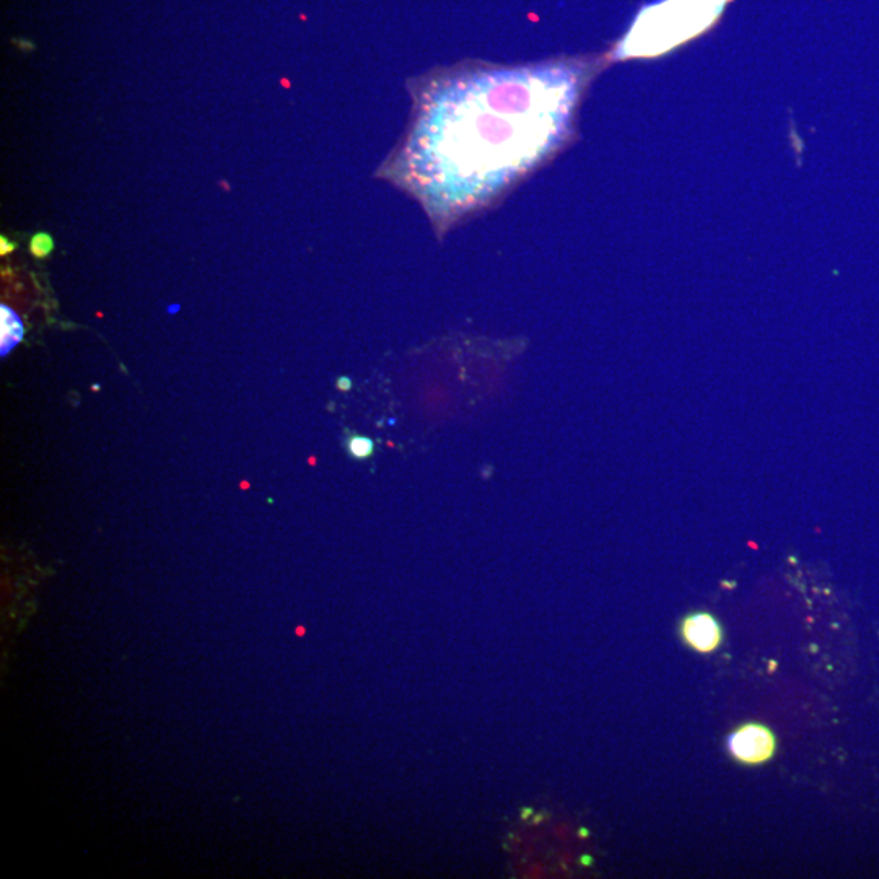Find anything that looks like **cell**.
<instances>
[{"label":"cell","instance_id":"obj_1","mask_svg":"<svg viewBox=\"0 0 879 879\" xmlns=\"http://www.w3.org/2000/svg\"><path fill=\"white\" fill-rule=\"evenodd\" d=\"M590 70L583 62L461 64L422 77L385 178L437 230L502 199L567 142Z\"/></svg>","mask_w":879,"mask_h":879},{"label":"cell","instance_id":"obj_2","mask_svg":"<svg viewBox=\"0 0 879 879\" xmlns=\"http://www.w3.org/2000/svg\"><path fill=\"white\" fill-rule=\"evenodd\" d=\"M728 0H661L642 10L617 48L619 59L655 57L709 30Z\"/></svg>","mask_w":879,"mask_h":879},{"label":"cell","instance_id":"obj_3","mask_svg":"<svg viewBox=\"0 0 879 879\" xmlns=\"http://www.w3.org/2000/svg\"><path fill=\"white\" fill-rule=\"evenodd\" d=\"M728 748L733 757L744 764H762L774 756L777 741L769 728L751 723L730 736Z\"/></svg>","mask_w":879,"mask_h":879},{"label":"cell","instance_id":"obj_4","mask_svg":"<svg viewBox=\"0 0 879 879\" xmlns=\"http://www.w3.org/2000/svg\"><path fill=\"white\" fill-rule=\"evenodd\" d=\"M683 637L697 652L710 653L722 642V627L712 614H692L683 622Z\"/></svg>","mask_w":879,"mask_h":879},{"label":"cell","instance_id":"obj_5","mask_svg":"<svg viewBox=\"0 0 879 879\" xmlns=\"http://www.w3.org/2000/svg\"><path fill=\"white\" fill-rule=\"evenodd\" d=\"M25 328L20 316L7 305L0 307V352L2 357L9 355L22 342Z\"/></svg>","mask_w":879,"mask_h":879},{"label":"cell","instance_id":"obj_6","mask_svg":"<svg viewBox=\"0 0 879 879\" xmlns=\"http://www.w3.org/2000/svg\"><path fill=\"white\" fill-rule=\"evenodd\" d=\"M54 251V240L49 233L38 232L30 240V253L36 259H44L51 256Z\"/></svg>","mask_w":879,"mask_h":879},{"label":"cell","instance_id":"obj_7","mask_svg":"<svg viewBox=\"0 0 879 879\" xmlns=\"http://www.w3.org/2000/svg\"><path fill=\"white\" fill-rule=\"evenodd\" d=\"M373 440L367 437H352L347 443V450L350 456H354L357 460H365L368 456L373 455Z\"/></svg>","mask_w":879,"mask_h":879},{"label":"cell","instance_id":"obj_8","mask_svg":"<svg viewBox=\"0 0 879 879\" xmlns=\"http://www.w3.org/2000/svg\"><path fill=\"white\" fill-rule=\"evenodd\" d=\"M17 248L14 241L7 240L5 237H0V256H7V254L12 253V251Z\"/></svg>","mask_w":879,"mask_h":879},{"label":"cell","instance_id":"obj_9","mask_svg":"<svg viewBox=\"0 0 879 879\" xmlns=\"http://www.w3.org/2000/svg\"><path fill=\"white\" fill-rule=\"evenodd\" d=\"M350 386H352V383H350L349 378L342 377L339 378V381H337V388H339V390L341 391H349Z\"/></svg>","mask_w":879,"mask_h":879},{"label":"cell","instance_id":"obj_10","mask_svg":"<svg viewBox=\"0 0 879 879\" xmlns=\"http://www.w3.org/2000/svg\"><path fill=\"white\" fill-rule=\"evenodd\" d=\"M15 44H18V48L22 49H35V44L30 43V41L25 40H14Z\"/></svg>","mask_w":879,"mask_h":879},{"label":"cell","instance_id":"obj_11","mask_svg":"<svg viewBox=\"0 0 879 879\" xmlns=\"http://www.w3.org/2000/svg\"><path fill=\"white\" fill-rule=\"evenodd\" d=\"M168 311H170V313H178V311H180V305H171L170 310Z\"/></svg>","mask_w":879,"mask_h":879}]
</instances>
